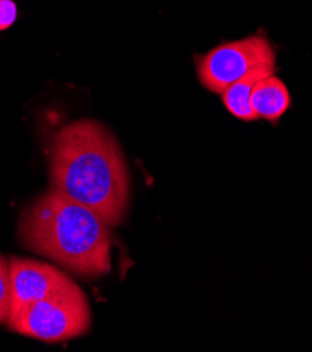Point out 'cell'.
Listing matches in <instances>:
<instances>
[{"instance_id": "cell-4", "label": "cell", "mask_w": 312, "mask_h": 352, "mask_svg": "<svg viewBox=\"0 0 312 352\" xmlns=\"http://www.w3.org/2000/svg\"><path fill=\"white\" fill-rule=\"evenodd\" d=\"M197 76L208 91L222 94L258 67H275V51L264 34L224 43L197 56Z\"/></svg>"}, {"instance_id": "cell-6", "label": "cell", "mask_w": 312, "mask_h": 352, "mask_svg": "<svg viewBox=\"0 0 312 352\" xmlns=\"http://www.w3.org/2000/svg\"><path fill=\"white\" fill-rule=\"evenodd\" d=\"M251 102L259 118L275 125L291 107V96L280 78L270 75L253 87Z\"/></svg>"}, {"instance_id": "cell-9", "label": "cell", "mask_w": 312, "mask_h": 352, "mask_svg": "<svg viewBox=\"0 0 312 352\" xmlns=\"http://www.w3.org/2000/svg\"><path fill=\"white\" fill-rule=\"evenodd\" d=\"M17 19V6L13 0H0V31L10 28Z\"/></svg>"}, {"instance_id": "cell-7", "label": "cell", "mask_w": 312, "mask_h": 352, "mask_svg": "<svg viewBox=\"0 0 312 352\" xmlns=\"http://www.w3.org/2000/svg\"><path fill=\"white\" fill-rule=\"evenodd\" d=\"M275 67L271 66H264V67H258L253 72L247 75L245 78H242L236 83L231 85L224 93H222V102L225 105V109L238 120L242 121H256L259 117L256 116L251 97L253 87L264 78L274 75Z\"/></svg>"}, {"instance_id": "cell-2", "label": "cell", "mask_w": 312, "mask_h": 352, "mask_svg": "<svg viewBox=\"0 0 312 352\" xmlns=\"http://www.w3.org/2000/svg\"><path fill=\"white\" fill-rule=\"evenodd\" d=\"M19 237L28 252L78 276L98 278L112 270V228L52 187L23 210Z\"/></svg>"}, {"instance_id": "cell-8", "label": "cell", "mask_w": 312, "mask_h": 352, "mask_svg": "<svg viewBox=\"0 0 312 352\" xmlns=\"http://www.w3.org/2000/svg\"><path fill=\"white\" fill-rule=\"evenodd\" d=\"M12 303V284L9 261L0 256V324H8Z\"/></svg>"}, {"instance_id": "cell-5", "label": "cell", "mask_w": 312, "mask_h": 352, "mask_svg": "<svg viewBox=\"0 0 312 352\" xmlns=\"http://www.w3.org/2000/svg\"><path fill=\"white\" fill-rule=\"evenodd\" d=\"M9 265L12 303L8 323L16 319L28 306L51 296L72 283L65 272L40 261L13 257Z\"/></svg>"}, {"instance_id": "cell-3", "label": "cell", "mask_w": 312, "mask_h": 352, "mask_svg": "<svg viewBox=\"0 0 312 352\" xmlns=\"http://www.w3.org/2000/svg\"><path fill=\"white\" fill-rule=\"evenodd\" d=\"M92 313L85 292L74 280L51 296L28 306L8 327L44 342H63L90 330Z\"/></svg>"}, {"instance_id": "cell-1", "label": "cell", "mask_w": 312, "mask_h": 352, "mask_svg": "<svg viewBox=\"0 0 312 352\" xmlns=\"http://www.w3.org/2000/svg\"><path fill=\"white\" fill-rule=\"evenodd\" d=\"M50 180L52 188L93 209L112 229L128 212V167L116 136L100 122L81 120L56 132Z\"/></svg>"}]
</instances>
